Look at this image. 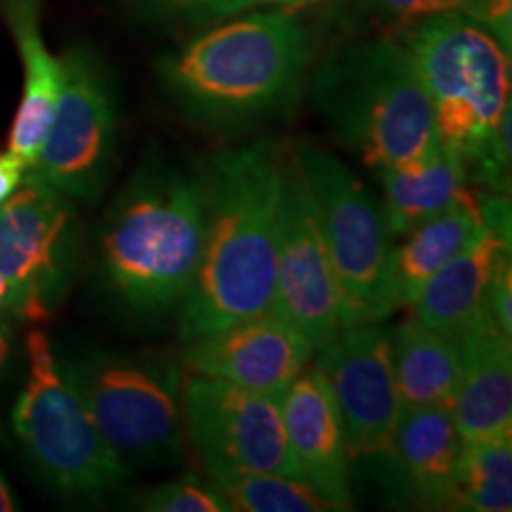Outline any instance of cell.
I'll return each mask as SVG.
<instances>
[{
    "mask_svg": "<svg viewBox=\"0 0 512 512\" xmlns=\"http://www.w3.org/2000/svg\"><path fill=\"white\" fill-rule=\"evenodd\" d=\"M211 484L230 512H339L304 479L271 472H216Z\"/></svg>",
    "mask_w": 512,
    "mask_h": 512,
    "instance_id": "603a6c76",
    "label": "cell"
},
{
    "mask_svg": "<svg viewBox=\"0 0 512 512\" xmlns=\"http://www.w3.org/2000/svg\"><path fill=\"white\" fill-rule=\"evenodd\" d=\"M311 95L335 143L370 169L418 162L439 147L430 98L401 36L335 48L311 76Z\"/></svg>",
    "mask_w": 512,
    "mask_h": 512,
    "instance_id": "277c9868",
    "label": "cell"
},
{
    "mask_svg": "<svg viewBox=\"0 0 512 512\" xmlns=\"http://www.w3.org/2000/svg\"><path fill=\"white\" fill-rule=\"evenodd\" d=\"M486 311L494 318L498 330L503 335L512 337V264L510 252H505L498 259L494 278L489 283V292H486Z\"/></svg>",
    "mask_w": 512,
    "mask_h": 512,
    "instance_id": "83f0119b",
    "label": "cell"
},
{
    "mask_svg": "<svg viewBox=\"0 0 512 512\" xmlns=\"http://www.w3.org/2000/svg\"><path fill=\"white\" fill-rule=\"evenodd\" d=\"M10 354H12V328L8 325V320H5V316H0V373H3Z\"/></svg>",
    "mask_w": 512,
    "mask_h": 512,
    "instance_id": "4dcf8cb0",
    "label": "cell"
},
{
    "mask_svg": "<svg viewBox=\"0 0 512 512\" xmlns=\"http://www.w3.org/2000/svg\"><path fill=\"white\" fill-rule=\"evenodd\" d=\"M62 370L128 472L183 458V363L164 354L91 351L64 361Z\"/></svg>",
    "mask_w": 512,
    "mask_h": 512,
    "instance_id": "8992f818",
    "label": "cell"
},
{
    "mask_svg": "<svg viewBox=\"0 0 512 512\" xmlns=\"http://www.w3.org/2000/svg\"><path fill=\"white\" fill-rule=\"evenodd\" d=\"M17 510V498L12 494L8 479L0 472V512H15Z\"/></svg>",
    "mask_w": 512,
    "mask_h": 512,
    "instance_id": "d6a6232c",
    "label": "cell"
},
{
    "mask_svg": "<svg viewBox=\"0 0 512 512\" xmlns=\"http://www.w3.org/2000/svg\"><path fill=\"white\" fill-rule=\"evenodd\" d=\"M389 342L401 411L420 406L451 408L460 375L458 337L413 318L389 332Z\"/></svg>",
    "mask_w": 512,
    "mask_h": 512,
    "instance_id": "7402d4cb",
    "label": "cell"
},
{
    "mask_svg": "<svg viewBox=\"0 0 512 512\" xmlns=\"http://www.w3.org/2000/svg\"><path fill=\"white\" fill-rule=\"evenodd\" d=\"M309 69V29L283 8H254L211 24L157 62L171 105L214 131H247L285 112Z\"/></svg>",
    "mask_w": 512,
    "mask_h": 512,
    "instance_id": "7a4b0ae2",
    "label": "cell"
},
{
    "mask_svg": "<svg viewBox=\"0 0 512 512\" xmlns=\"http://www.w3.org/2000/svg\"><path fill=\"white\" fill-rule=\"evenodd\" d=\"M183 368L249 392L280 396L311 363V342L275 311L190 339Z\"/></svg>",
    "mask_w": 512,
    "mask_h": 512,
    "instance_id": "5bb4252c",
    "label": "cell"
},
{
    "mask_svg": "<svg viewBox=\"0 0 512 512\" xmlns=\"http://www.w3.org/2000/svg\"><path fill=\"white\" fill-rule=\"evenodd\" d=\"M136 508L145 512H230L214 484L192 475L140 491Z\"/></svg>",
    "mask_w": 512,
    "mask_h": 512,
    "instance_id": "4316f807",
    "label": "cell"
},
{
    "mask_svg": "<svg viewBox=\"0 0 512 512\" xmlns=\"http://www.w3.org/2000/svg\"><path fill=\"white\" fill-rule=\"evenodd\" d=\"M344 8L387 27V34L403 36L430 17L467 12L472 0H339Z\"/></svg>",
    "mask_w": 512,
    "mask_h": 512,
    "instance_id": "484cf974",
    "label": "cell"
},
{
    "mask_svg": "<svg viewBox=\"0 0 512 512\" xmlns=\"http://www.w3.org/2000/svg\"><path fill=\"white\" fill-rule=\"evenodd\" d=\"M401 38L430 98L437 145L470 169L510 114V50L463 12L425 19Z\"/></svg>",
    "mask_w": 512,
    "mask_h": 512,
    "instance_id": "5b68a950",
    "label": "cell"
},
{
    "mask_svg": "<svg viewBox=\"0 0 512 512\" xmlns=\"http://www.w3.org/2000/svg\"><path fill=\"white\" fill-rule=\"evenodd\" d=\"M62 57L64 86L31 176L74 200L95 202L110 185L117 164V81L88 43H74Z\"/></svg>",
    "mask_w": 512,
    "mask_h": 512,
    "instance_id": "9c48e42d",
    "label": "cell"
},
{
    "mask_svg": "<svg viewBox=\"0 0 512 512\" xmlns=\"http://www.w3.org/2000/svg\"><path fill=\"white\" fill-rule=\"evenodd\" d=\"M465 441L448 406L403 408L389 458L396 477L413 501L425 508L458 510V479Z\"/></svg>",
    "mask_w": 512,
    "mask_h": 512,
    "instance_id": "e0dca14e",
    "label": "cell"
},
{
    "mask_svg": "<svg viewBox=\"0 0 512 512\" xmlns=\"http://www.w3.org/2000/svg\"><path fill=\"white\" fill-rule=\"evenodd\" d=\"M510 252V235L482 228L477 238L427 280L411 304L415 318L434 330L456 335L486 306L498 259Z\"/></svg>",
    "mask_w": 512,
    "mask_h": 512,
    "instance_id": "d6986e66",
    "label": "cell"
},
{
    "mask_svg": "<svg viewBox=\"0 0 512 512\" xmlns=\"http://www.w3.org/2000/svg\"><path fill=\"white\" fill-rule=\"evenodd\" d=\"M292 157L316 204L320 233L339 287L342 328L380 323L394 313L387 297L394 240L380 202L342 159L323 147L302 143L294 147Z\"/></svg>",
    "mask_w": 512,
    "mask_h": 512,
    "instance_id": "ba28073f",
    "label": "cell"
},
{
    "mask_svg": "<svg viewBox=\"0 0 512 512\" xmlns=\"http://www.w3.org/2000/svg\"><path fill=\"white\" fill-rule=\"evenodd\" d=\"M27 166L12 152H0V202H5L22 185L27 176Z\"/></svg>",
    "mask_w": 512,
    "mask_h": 512,
    "instance_id": "f546056e",
    "label": "cell"
},
{
    "mask_svg": "<svg viewBox=\"0 0 512 512\" xmlns=\"http://www.w3.org/2000/svg\"><path fill=\"white\" fill-rule=\"evenodd\" d=\"M5 22L22 60V98L12 119L10 147L27 169L36 162L48 128L53 124L64 86L62 57L46 46L38 8L41 0H3Z\"/></svg>",
    "mask_w": 512,
    "mask_h": 512,
    "instance_id": "ac0fdd59",
    "label": "cell"
},
{
    "mask_svg": "<svg viewBox=\"0 0 512 512\" xmlns=\"http://www.w3.org/2000/svg\"><path fill=\"white\" fill-rule=\"evenodd\" d=\"M512 508V434L465 441L458 479V510L508 512Z\"/></svg>",
    "mask_w": 512,
    "mask_h": 512,
    "instance_id": "cb8c5ba5",
    "label": "cell"
},
{
    "mask_svg": "<svg viewBox=\"0 0 512 512\" xmlns=\"http://www.w3.org/2000/svg\"><path fill=\"white\" fill-rule=\"evenodd\" d=\"M259 8H283V10H299L309 8V5H318L323 0H256Z\"/></svg>",
    "mask_w": 512,
    "mask_h": 512,
    "instance_id": "1f68e13d",
    "label": "cell"
},
{
    "mask_svg": "<svg viewBox=\"0 0 512 512\" xmlns=\"http://www.w3.org/2000/svg\"><path fill=\"white\" fill-rule=\"evenodd\" d=\"M273 311L302 332L313 349L342 328L339 287L316 204L292 155L285 157L280 190Z\"/></svg>",
    "mask_w": 512,
    "mask_h": 512,
    "instance_id": "7c38bea8",
    "label": "cell"
},
{
    "mask_svg": "<svg viewBox=\"0 0 512 512\" xmlns=\"http://www.w3.org/2000/svg\"><path fill=\"white\" fill-rule=\"evenodd\" d=\"M185 441L209 475L271 472L302 479L287 444L278 396L188 373L183 382Z\"/></svg>",
    "mask_w": 512,
    "mask_h": 512,
    "instance_id": "30bf717a",
    "label": "cell"
},
{
    "mask_svg": "<svg viewBox=\"0 0 512 512\" xmlns=\"http://www.w3.org/2000/svg\"><path fill=\"white\" fill-rule=\"evenodd\" d=\"M287 444L302 479L337 510L354 508L351 453L337 403L316 366H306L278 396Z\"/></svg>",
    "mask_w": 512,
    "mask_h": 512,
    "instance_id": "9a60e30c",
    "label": "cell"
},
{
    "mask_svg": "<svg viewBox=\"0 0 512 512\" xmlns=\"http://www.w3.org/2000/svg\"><path fill=\"white\" fill-rule=\"evenodd\" d=\"M460 375L451 415L463 441L512 434V337L503 335L486 306L456 332Z\"/></svg>",
    "mask_w": 512,
    "mask_h": 512,
    "instance_id": "2e32d148",
    "label": "cell"
},
{
    "mask_svg": "<svg viewBox=\"0 0 512 512\" xmlns=\"http://www.w3.org/2000/svg\"><path fill=\"white\" fill-rule=\"evenodd\" d=\"M337 403L354 458H382L401 415L392 342L380 323L339 328L316 349L313 363Z\"/></svg>",
    "mask_w": 512,
    "mask_h": 512,
    "instance_id": "4fadbf2b",
    "label": "cell"
},
{
    "mask_svg": "<svg viewBox=\"0 0 512 512\" xmlns=\"http://www.w3.org/2000/svg\"><path fill=\"white\" fill-rule=\"evenodd\" d=\"M283 169V150L266 140L202 164L204 240L195 280L178 306L183 342L273 311Z\"/></svg>",
    "mask_w": 512,
    "mask_h": 512,
    "instance_id": "6da1fadb",
    "label": "cell"
},
{
    "mask_svg": "<svg viewBox=\"0 0 512 512\" xmlns=\"http://www.w3.org/2000/svg\"><path fill=\"white\" fill-rule=\"evenodd\" d=\"M202 240L200 174H185L164 159L145 162L105 216L100 233L102 273L128 309H174L195 280Z\"/></svg>",
    "mask_w": 512,
    "mask_h": 512,
    "instance_id": "3957f363",
    "label": "cell"
},
{
    "mask_svg": "<svg viewBox=\"0 0 512 512\" xmlns=\"http://www.w3.org/2000/svg\"><path fill=\"white\" fill-rule=\"evenodd\" d=\"M131 15L166 31L207 29L242 12L259 8L256 0H124Z\"/></svg>",
    "mask_w": 512,
    "mask_h": 512,
    "instance_id": "d4e9b609",
    "label": "cell"
},
{
    "mask_svg": "<svg viewBox=\"0 0 512 512\" xmlns=\"http://www.w3.org/2000/svg\"><path fill=\"white\" fill-rule=\"evenodd\" d=\"M76 245L72 202L27 171L0 202V278L15 287L17 318L43 320L67 290Z\"/></svg>",
    "mask_w": 512,
    "mask_h": 512,
    "instance_id": "8fae6325",
    "label": "cell"
},
{
    "mask_svg": "<svg viewBox=\"0 0 512 512\" xmlns=\"http://www.w3.org/2000/svg\"><path fill=\"white\" fill-rule=\"evenodd\" d=\"M29 373L12 430L41 477L64 496L102 498L131 472L114 456L43 332L27 337Z\"/></svg>",
    "mask_w": 512,
    "mask_h": 512,
    "instance_id": "52a82bcc",
    "label": "cell"
},
{
    "mask_svg": "<svg viewBox=\"0 0 512 512\" xmlns=\"http://www.w3.org/2000/svg\"><path fill=\"white\" fill-rule=\"evenodd\" d=\"M377 176L382 185V216L394 242L444 214L467 190L465 164L441 147L418 162L380 169Z\"/></svg>",
    "mask_w": 512,
    "mask_h": 512,
    "instance_id": "44dd1931",
    "label": "cell"
},
{
    "mask_svg": "<svg viewBox=\"0 0 512 512\" xmlns=\"http://www.w3.org/2000/svg\"><path fill=\"white\" fill-rule=\"evenodd\" d=\"M482 228L479 195L465 190L451 209L399 238V245H392L387 273V297L392 311L411 306L427 280L460 249L470 245Z\"/></svg>",
    "mask_w": 512,
    "mask_h": 512,
    "instance_id": "ffe728a7",
    "label": "cell"
},
{
    "mask_svg": "<svg viewBox=\"0 0 512 512\" xmlns=\"http://www.w3.org/2000/svg\"><path fill=\"white\" fill-rule=\"evenodd\" d=\"M475 19L479 27H484L505 50L512 43V0H472L465 12Z\"/></svg>",
    "mask_w": 512,
    "mask_h": 512,
    "instance_id": "f1b7e54d",
    "label": "cell"
}]
</instances>
